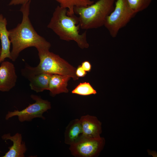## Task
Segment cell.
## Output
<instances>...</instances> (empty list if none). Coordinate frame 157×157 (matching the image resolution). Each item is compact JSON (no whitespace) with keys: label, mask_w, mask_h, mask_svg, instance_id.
Returning a JSON list of instances; mask_svg holds the SVG:
<instances>
[{"label":"cell","mask_w":157,"mask_h":157,"mask_svg":"<svg viewBox=\"0 0 157 157\" xmlns=\"http://www.w3.org/2000/svg\"><path fill=\"white\" fill-rule=\"evenodd\" d=\"M82 129L79 119L71 121L66 127L64 132V142L70 145L76 142L82 134Z\"/></svg>","instance_id":"obj_13"},{"label":"cell","mask_w":157,"mask_h":157,"mask_svg":"<svg viewBox=\"0 0 157 157\" xmlns=\"http://www.w3.org/2000/svg\"><path fill=\"white\" fill-rule=\"evenodd\" d=\"M61 7L67 9V14H74V8L78 7H87L94 3L92 0H55Z\"/></svg>","instance_id":"obj_15"},{"label":"cell","mask_w":157,"mask_h":157,"mask_svg":"<svg viewBox=\"0 0 157 157\" xmlns=\"http://www.w3.org/2000/svg\"><path fill=\"white\" fill-rule=\"evenodd\" d=\"M31 2L22 5L20 10L22 14L21 23L8 31L12 44L11 60L13 61L16 60L20 53L26 48L34 47L38 52L49 50L51 46L50 43L37 33L31 22L29 17Z\"/></svg>","instance_id":"obj_1"},{"label":"cell","mask_w":157,"mask_h":157,"mask_svg":"<svg viewBox=\"0 0 157 157\" xmlns=\"http://www.w3.org/2000/svg\"><path fill=\"white\" fill-rule=\"evenodd\" d=\"M87 74V72L84 70L81 65L78 66L76 69V74L78 78L84 77Z\"/></svg>","instance_id":"obj_18"},{"label":"cell","mask_w":157,"mask_h":157,"mask_svg":"<svg viewBox=\"0 0 157 157\" xmlns=\"http://www.w3.org/2000/svg\"><path fill=\"white\" fill-rule=\"evenodd\" d=\"M128 3L133 12L136 14L147 8L152 0H127Z\"/></svg>","instance_id":"obj_17"},{"label":"cell","mask_w":157,"mask_h":157,"mask_svg":"<svg viewBox=\"0 0 157 157\" xmlns=\"http://www.w3.org/2000/svg\"><path fill=\"white\" fill-rule=\"evenodd\" d=\"M1 48H0V55L1 53Z\"/></svg>","instance_id":"obj_21"},{"label":"cell","mask_w":157,"mask_h":157,"mask_svg":"<svg viewBox=\"0 0 157 157\" xmlns=\"http://www.w3.org/2000/svg\"><path fill=\"white\" fill-rule=\"evenodd\" d=\"M105 144L104 138H90L81 135L70 145L69 149L71 154L75 157H95L99 155Z\"/></svg>","instance_id":"obj_6"},{"label":"cell","mask_w":157,"mask_h":157,"mask_svg":"<svg viewBox=\"0 0 157 157\" xmlns=\"http://www.w3.org/2000/svg\"><path fill=\"white\" fill-rule=\"evenodd\" d=\"M51 75L41 73L30 76L26 78L30 82V86L31 90L37 92H39L45 90H48Z\"/></svg>","instance_id":"obj_14"},{"label":"cell","mask_w":157,"mask_h":157,"mask_svg":"<svg viewBox=\"0 0 157 157\" xmlns=\"http://www.w3.org/2000/svg\"><path fill=\"white\" fill-rule=\"evenodd\" d=\"M135 14L127 0H117L114 9L107 17L104 26L111 36L115 38Z\"/></svg>","instance_id":"obj_5"},{"label":"cell","mask_w":157,"mask_h":157,"mask_svg":"<svg viewBox=\"0 0 157 157\" xmlns=\"http://www.w3.org/2000/svg\"><path fill=\"white\" fill-rule=\"evenodd\" d=\"M31 1V0H11L8 5L11 6L22 5Z\"/></svg>","instance_id":"obj_19"},{"label":"cell","mask_w":157,"mask_h":157,"mask_svg":"<svg viewBox=\"0 0 157 157\" xmlns=\"http://www.w3.org/2000/svg\"><path fill=\"white\" fill-rule=\"evenodd\" d=\"M72 94L82 96L95 94L96 91L88 82L80 83L72 91Z\"/></svg>","instance_id":"obj_16"},{"label":"cell","mask_w":157,"mask_h":157,"mask_svg":"<svg viewBox=\"0 0 157 157\" xmlns=\"http://www.w3.org/2000/svg\"><path fill=\"white\" fill-rule=\"evenodd\" d=\"M81 65L84 70L86 72H90L91 71L92 66L89 61H86L83 62Z\"/></svg>","instance_id":"obj_20"},{"label":"cell","mask_w":157,"mask_h":157,"mask_svg":"<svg viewBox=\"0 0 157 157\" xmlns=\"http://www.w3.org/2000/svg\"><path fill=\"white\" fill-rule=\"evenodd\" d=\"M115 0H99L87 7H75L74 13L79 15L80 28L88 30L104 25L107 16L113 10Z\"/></svg>","instance_id":"obj_4"},{"label":"cell","mask_w":157,"mask_h":157,"mask_svg":"<svg viewBox=\"0 0 157 157\" xmlns=\"http://www.w3.org/2000/svg\"><path fill=\"white\" fill-rule=\"evenodd\" d=\"M7 21L3 15L0 14V40L1 41V53L0 63L6 58L11 59L10 46L11 42L9 39V31L7 28Z\"/></svg>","instance_id":"obj_11"},{"label":"cell","mask_w":157,"mask_h":157,"mask_svg":"<svg viewBox=\"0 0 157 157\" xmlns=\"http://www.w3.org/2000/svg\"><path fill=\"white\" fill-rule=\"evenodd\" d=\"M67 9L58 6L55 9L48 28L51 29L59 38L67 41H74L82 49L88 48L86 31L79 33L80 26L78 17L74 14L68 15Z\"/></svg>","instance_id":"obj_2"},{"label":"cell","mask_w":157,"mask_h":157,"mask_svg":"<svg viewBox=\"0 0 157 157\" xmlns=\"http://www.w3.org/2000/svg\"><path fill=\"white\" fill-rule=\"evenodd\" d=\"M79 120L82 129V135L92 138L101 137V123L96 117L87 115L82 116Z\"/></svg>","instance_id":"obj_9"},{"label":"cell","mask_w":157,"mask_h":157,"mask_svg":"<svg viewBox=\"0 0 157 157\" xmlns=\"http://www.w3.org/2000/svg\"><path fill=\"white\" fill-rule=\"evenodd\" d=\"M31 97L35 101L34 103L30 104L22 110H15L13 111H8L6 116L5 119L8 120L16 116L18 117L19 120L21 122L31 121L35 118L45 119L43 114L51 108L50 102L48 100L42 99L37 95L31 94Z\"/></svg>","instance_id":"obj_7"},{"label":"cell","mask_w":157,"mask_h":157,"mask_svg":"<svg viewBox=\"0 0 157 157\" xmlns=\"http://www.w3.org/2000/svg\"><path fill=\"white\" fill-rule=\"evenodd\" d=\"M3 140H10L13 142L12 146L8 147L9 151L3 157H24L27 148L24 142L22 140L21 134L16 133L13 136L10 133L5 134L1 136Z\"/></svg>","instance_id":"obj_10"},{"label":"cell","mask_w":157,"mask_h":157,"mask_svg":"<svg viewBox=\"0 0 157 157\" xmlns=\"http://www.w3.org/2000/svg\"><path fill=\"white\" fill-rule=\"evenodd\" d=\"M38 55L40 62L38 66L33 67L26 65L22 69V74L26 78L34 74L46 73L68 76L74 80L79 79L76 74V68L59 55L49 50L38 51Z\"/></svg>","instance_id":"obj_3"},{"label":"cell","mask_w":157,"mask_h":157,"mask_svg":"<svg viewBox=\"0 0 157 157\" xmlns=\"http://www.w3.org/2000/svg\"><path fill=\"white\" fill-rule=\"evenodd\" d=\"M17 76L14 65L8 61H3L0 66V91L8 92L15 85Z\"/></svg>","instance_id":"obj_8"},{"label":"cell","mask_w":157,"mask_h":157,"mask_svg":"<svg viewBox=\"0 0 157 157\" xmlns=\"http://www.w3.org/2000/svg\"><path fill=\"white\" fill-rule=\"evenodd\" d=\"M71 78L68 76L52 74L48 89L50 91L51 95L53 96L61 93H68L67 83Z\"/></svg>","instance_id":"obj_12"}]
</instances>
